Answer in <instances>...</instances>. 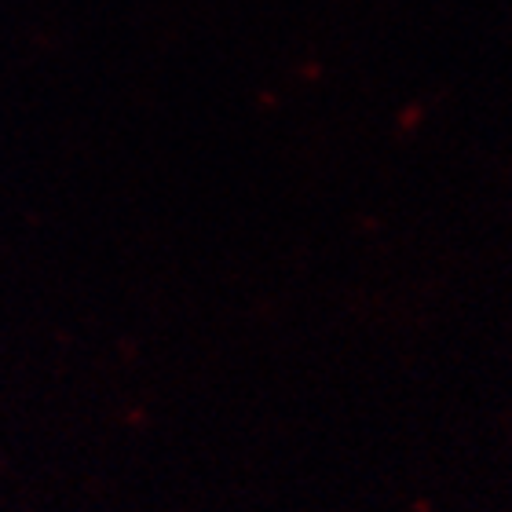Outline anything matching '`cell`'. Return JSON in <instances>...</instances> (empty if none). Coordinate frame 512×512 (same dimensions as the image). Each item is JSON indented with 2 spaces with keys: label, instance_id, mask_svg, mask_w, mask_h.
Wrapping results in <instances>:
<instances>
[]
</instances>
